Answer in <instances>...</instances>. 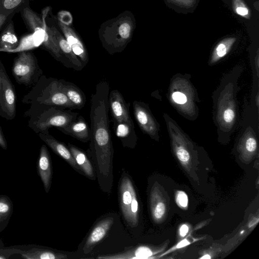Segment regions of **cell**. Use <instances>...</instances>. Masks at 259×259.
I'll return each instance as SVG.
<instances>
[{
	"instance_id": "6da1fadb",
	"label": "cell",
	"mask_w": 259,
	"mask_h": 259,
	"mask_svg": "<svg viewBox=\"0 0 259 259\" xmlns=\"http://www.w3.org/2000/svg\"><path fill=\"white\" fill-rule=\"evenodd\" d=\"M109 85L102 80L91 95L90 152L101 190L108 195L113 186L114 150L109 126Z\"/></svg>"
},
{
	"instance_id": "7a4b0ae2",
	"label": "cell",
	"mask_w": 259,
	"mask_h": 259,
	"mask_svg": "<svg viewBox=\"0 0 259 259\" xmlns=\"http://www.w3.org/2000/svg\"><path fill=\"white\" fill-rule=\"evenodd\" d=\"M243 67L237 65L221 79L212 95L213 120L217 127L218 139L229 141L239 122L237 94L240 90L239 78Z\"/></svg>"
},
{
	"instance_id": "3957f363",
	"label": "cell",
	"mask_w": 259,
	"mask_h": 259,
	"mask_svg": "<svg viewBox=\"0 0 259 259\" xmlns=\"http://www.w3.org/2000/svg\"><path fill=\"white\" fill-rule=\"evenodd\" d=\"M136 27L135 15L128 10L105 21L98 30L102 47L110 55L122 52L132 41Z\"/></svg>"
},
{
	"instance_id": "277c9868",
	"label": "cell",
	"mask_w": 259,
	"mask_h": 259,
	"mask_svg": "<svg viewBox=\"0 0 259 259\" xmlns=\"http://www.w3.org/2000/svg\"><path fill=\"white\" fill-rule=\"evenodd\" d=\"M130 105L119 91L109 92V112L112 117L114 133L124 147L133 149L136 146L137 136L130 114Z\"/></svg>"
},
{
	"instance_id": "5b68a950",
	"label": "cell",
	"mask_w": 259,
	"mask_h": 259,
	"mask_svg": "<svg viewBox=\"0 0 259 259\" xmlns=\"http://www.w3.org/2000/svg\"><path fill=\"white\" fill-rule=\"evenodd\" d=\"M189 74H177L170 80L167 94L170 104L182 116L195 120L199 112L197 92L192 84Z\"/></svg>"
},
{
	"instance_id": "8992f818",
	"label": "cell",
	"mask_w": 259,
	"mask_h": 259,
	"mask_svg": "<svg viewBox=\"0 0 259 259\" xmlns=\"http://www.w3.org/2000/svg\"><path fill=\"white\" fill-rule=\"evenodd\" d=\"M70 109L54 106L30 105L24 114L29 117L28 126L36 134H48L53 127H63L74 120L79 114Z\"/></svg>"
},
{
	"instance_id": "52a82bcc",
	"label": "cell",
	"mask_w": 259,
	"mask_h": 259,
	"mask_svg": "<svg viewBox=\"0 0 259 259\" xmlns=\"http://www.w3.org/2000/svg\"><path fill=\"white\" fill-rule=\"evenodd\" d=\"M21 101L23 104L30 105L76 109L60 88L58 79L48 77L44 74L31 89L23 96Z\"/></svg>"
},
{
	"instance_id": "ba28073f",
	"label": "cell",
	"mask_w": 259,
	"mask_h": 259,
	"mask_svg": "<svg viewBox=\"0 0 259 259\" xmlns=\"http://www.w3.org/2000/svg\"><path fill=\"white\" fill-rule=\"evenodd\" d=\"M118 189L119 207L122 216L130 227H137L139 218L137 194L132 179L124 170L121 174Z\"/></svg>"
},
{
	"instance_id": "9c48e42d",
	"label": "cell",
	"mask_w": 259,
	"mask_h": 259,
	"mask_svg": "<svg viewBox=\"0 0 259 259\" xmlns=\"http://www.w3.org/2000/svg\"><path fill=\"white\" fill-rule=\"evenodd\" d=\"M12 73L19 84L32 87L43 74L36 57L31 51H22L14 58Z\"/></svg>"
},
{
	"instance_id": "30bf717a",
	"label": "cell",
	"mask_w": 259,
	"mask_h": 259,
	"mask_svg": "<svg viewBox=\"0 0 259 259\" xmlns=\"http://www.w3.org/2000/svg\"><path fill=\"white\" fill-rule=\"evenodd\" d=\"M55 19L59 29L85 67L89 62L88 52L82 39L72 25L71 14L68 11L62 10L58 12Z\"/></svg>"
},
{
	"instance_id": "8fae6325",
	"label": "cell",
	"mask_w": 259,
	"mask_h": 259,
	"mask_svg": "<svg viewBox=\"0 0 259 259\" xmlns=\"http://www.w3.org/2000/svg\"><path fill=\"white\" fill-rule=\"evenodd\" d=\"M40 15L50 29L61 54L71 65V68L76 71H81L84 66L59 29L55 22V16L52 13V7L47 6L44 8Z\"/></svg>"
},
{
	"instance_id": "7c38bea8",
	"label": "cell",
	"mask_w": 259,
	"mask_h": 259,
	"mask_svg": "<svg viewBox=\"0 0 259 259\" xmlns=\"http://www.w3.org/2000/svg\"><path fill=\"white\" fill-rule=\"evenodd\" d=\"M2 90L0 100V116L6 120H13L16 115L17 94L14 84L0 60Z\"/></svg>"
},
{
	"instance_id": "4fadbf2b",
	"label": "cell",
	"mask_w": 259,
	"mask_h": 259,
	"mask_svg": "<svg viewBox=\"0 0 259 259\" xmlns=\"http://www.w3.org/2000/svg\"><path fill=\"white\" fill-rule=\"evenodd\" d=\"M134 117L142 131L152 139L158 141L160 125L150 109L149 105L135 100L133 103Z\"/></svg>"
},
{
	"instance_id": "5bb4252c",
	"label": "cell",
	"mask_w": 259,
	"mask_h": 259,
	"mask_svg": "<svg viewBox=\"0 0 259 259\" xmlns=\"http://www.w3.org/2000/svg\"><path fill=\"white\" fill-rule=\"evenodd\" d=\"M114 222L111 215H106L97 221L89 232L82 248L83 254L91 252L107 235Z\"/></svg>"
},
{
	"instance_id": "9a60e30c",
	"label": "cell",
	"mask_w": 259,
	"mask_h": 259,
	"mask_svg": "<svg viewBox=\"0 0 259 259\" xmlns=\"http://www.w3.org/2000/svg\"><path fill=\"white\" fill-rule=\"evenodd\" d=\"M39 138L48 145L57 155L67 162L76 171L80 174H83L76 163L70 150L64 143L55 139L48 134H38Z\"/></svg>"
},
{
	"instance_id": "2e32d148",
	"label": "cell",
	"mask_w": 259,
	"mask_h": 259,
	"mask_svg": "<svg viewBox=\"0 0 259 259\" xmlns=\"http://www.w3.org/2000/svg\"><path fill=\"white\" fill-rule=\"evenodd\" d=\"M63 134L69 135L83 143L90 141L91 130L84 117L78 115L73 121L63 127L57 128Z\"/></svg>"
},
{
	"instance_id": "e0dca14e",
	"label": "cell",
	"mask_w": 259,
	"mask_h": 259,
	"mask_svg": "<svg viewBox=\"0 0 259 259\" xmlns=\"http://www.w3.org/2000/svg\"><path fill=\"white\" fill-rule=\"evenodd\" d=\"M38 175L48 193L50 189L52 179V165L50 153L46 145H42L39 151L37 164Z\"/></svg>"
},
{
	"instance_id": "ac0fdd59",
	"label": "cell",
	"mask_w": 259,
	"mask_h": 259,
	"mask_svg": "<svg viewBox=\"0 0 259 259\" xmlns=\"http://www.w3.org/2000/svg\"><path fill=\"white\" fill-rule=\"evenodd\" d=\"M79 255L75 252L51 248H33L22 254L23 257L27 259H72L80 258Z\"/></svg>"
},
{
	"instance_id": "d6986e66",
	"label": "cell",
	"mask_w": 259,
	"mask_h": 259,
	"mask_svg": "<svg viewBox=\"0 0 259 259\" xmlns=\"http://www.w3.org/2000/svg\"><path fill=\"white\" fill-rule=\"evenodd\" d=\"M67 147L83 175L92 180H95L96 179L95 169L92 161L89 158L87 153L72 144L68 143Z\"/></svg>"
},
{
	"instance_id": "ffe728a7",
	"label": "cell",
	"mask_w": 259,
	"mask_h": 259,
	"mask_svg": "<svg viewBox=\"0 0 259 259\" xmlns=\"http://www.w3.org/2000/svg\"><path fill=\"white\" fill-rule=\"evenodd\" d=\"M58 83L61 90L76 109H80L84 107L86 102L85 95L79 87L62 78L58 79Z\"/></svg>"
},
{
	"instance_id": "44dd1931",
	"label": "cell",
	"mask_w": 259,
	"mask_h": 259,
	"mask_svg": "<svg viewBox=\"0 0 259 259\" xmlns=\"http://www.w3.org/2000/svg\"><path fill=\"white\" fill-rule=\"evenodd\" d=\"M19 41L15 30L13 18L0 32V51L12 52L18 47Z\"/></svg>"
},
{
	"instance_id": "7402d4cb",
	"label": "cell",
	"mask_w": 259,
	"mask_h": 259,
	"mask_svg": "<svg viewBox=\"0 0 259 259\" xmlns=\"http://www.w3.org/2000/svg\"><path fill=\"white\" fill-rule=\"evenodd\" d=\"M33 0H0V14L9 15L13 13H20L24 8L30 6Z\"/></svg>"
},
{
	"instance_id": "603a6c76",
	"label": "cell",
	"mask_w": 259,
	"mask_h": 259,
	"mask_svg": "<svg viewBox=\"0 0 259 259\" xmlns=\"http://www.w3.org/2000/svg\"><path fill=\"white\" fill-rule=\"evenodd\" d=\"M234 41L229 39L219 43L213 51L209 61V65H214L223 59L230 51Z\"/></svg>"
},
{
	"instance_id": "cb8c5ba5",
	"label": "cell",
	"mask_w": 259,
	"mask_h": 259,
	"mask_svg": "<svg viewBox=\"0 0 259 259\" xmlns=\"http://www.w3.org/2000/svg\"><path fill=\"white\" fill-rule=\"evenodd\" d=\"M11 201L6 196L0 197V223L8 219L12 212Z\"/></svg>"
},
{
	"instance_id": "d4e9b609",
	"label": "cell",
	"mask_w": 259,
	"mask_h": 259,
	"mask_svg": "<svg viewBox=\"0 0 259 259\" xmlns=\"http://www.w3.org/2000/svg\"><path fill=\"white\" fill-rule=\"evenodd\" d=\"M151 210L153 217L158 220L161 219L165 212V206L162 201H155L152 199Z\"/></svg>"
},
{
	"instance_id": "484cf974",
	"label": "cell",
	"mask_w": 259,
	"mask_h": 259,
	"mask_svg": "<svg viewBox=\"0 0 259 259\" xmlns=\"http://www.w3.org/2000/svg\"><path fill=\"white\" fill-rule=\"evenodd\" d=\"M176 201L179 205L185 207L188 205L187 195L183 191H178L176 194Z\"/></svg>"
},
{
	"instance_id": "4316f807",
	"label": "cell",
	"mask_w": 259,
	"mask_h": 259,
	"mask_svg": "<svg viewBox=\"0 0 259 259\" xmlns=\"http://www.w3.org/2000/svg\"><path fill=\"white\" fill-rule=\"evenodd\" d=\"M16 13H13L9 15L0 14V32L4 27L7 22L11 19L13 18Z\"/></svg>"
},
{
	"instance_id": "83f0119b",
	"label": "cell",
	"mask_w": 259,
	"mask_h": 259,
	"mask_svg": "<svg viewBox=\"0 0 259 259\" xmlns=\"http://www.w3.org/2000/svg\"><path fill=\"white\" fill-rule=\"evenodd\" d=\"M0 147L4 150L8 148V144L5 137V135L3 132L2 127L0 125Z\"/></svg>"
},
{
	"instance_id": "f1b7e54d",
	"label": "cell",
	"mask_w": 259,
	"mask_h": 259,
	"mask_svg": "<svg viewBox=\"0 0 259 259\" xmlns=\"http://www.w3.org/2000/svg\"><path fill=\"white\" fill-rule=\"evenodd\" d=\"M236 13L241 16H246L248 14V10L244 7H238L236 8Z\"/></svg>"
},
{
	"instance_id": "f546056e",
	"label": "cell",
	"mask_w": 259,
	"mask_h": 259,
	"mask_svg": "<svg viewBox=\"0 0 259 259\" xmlns=\"http://www.w3.org/2000/svg\"><path fill=\"white\" fill-rule=\"evenodd\" d=\"M188 232V227L186 225L181 226L180 229V234L182 237H184Z\"/></svg>"
},
{
	"instance_id": "4dcf8cb0",
	"label": "cell",
	"mask_w": 259,
	"mask_h": 259,
	"mask_svg": "<svg viewBox=\"0 0 259 259\" xmlns=\"http://www.w3.org/2000/svg\"><path fill=\"white\" fill-rule=\"evenodd\" d=\"M189 242L186 240H183L181 242H180L176 246V248H179L184 246H185L189 244Z\"/></svg>"
},
{
	"instance_id": "1f68e13d",
	"label": "cell",
	"mask_w": 259,
	"mask_h": 259,
	"mask_svg": "<svg viewBox=\"0 0 259 259\" xmlns=\"http://www.w3.org/2000/svg\"><path fill=\"white\" fill-rule=\"evenodd\" d=\"M210 258V256L207 254V255H205L204 256H203L202 257H200V258Z\"/></svg>"
},
{
	"instance_id": "d6a6232c",
	"label": "cell",
	"mask_w": 259,
	"mask_h": 259,
	"mask_svg": "<svg viewBox=\"0 0 259 259\" xmlns=\"http://www.w3.org/2000/svg\"><path fill=\"white\" fill-rule=\"evenodd\" d=\"M1 90H2V81H1V77L0 75V100H1Z\"/></svg>"
}]
</instances>
